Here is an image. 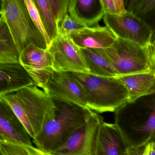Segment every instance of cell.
I'll list each match as a JSON object with an SVG mask.
<instances>
[{
    "mask_svg": "<svg viewBox=\"0 0 155 155\" xmlns=\"http://www.w3.org/2000/svg\"><path fill=\"white\" fill-rule=\"evenodd\" d=\"M11 108L31 139L36 138L54 116V101L36 85L0 97Z\"/></svg>",
    "mask_w": 155,
    "mask_h": 155,
    "instance_id": "6da1fadb",
    "label": "cell"
},
{
    "mask_svg": "<svg viewBox=\"0 0 155 155\" xmlns=\"http://www.w3.org/2000/svg\"><path fill=\"white\" fill-rule=\"evenodd\" d=\"M114 120L130 147L147 145L155 137V93L126 103Z\"/></svg>",
    "mask_w": 155,
    "mask_h": 155,
    "instance_id": "7a4b0ae2",
    "label": "cell"
},
{
    "mask_svg": "<svg viewBox=\"0 0 155 155\" xmlns=\"http://www.w3.org/2000/svg\"><path fill=\"white\" fill-rule=\"evenodd\" d=\"M53 100L56 106L54 116L33 140L37 147L49 153L62 146L86 123L93 111L73 103Z\"/></svg>",
    "mask_w": 155,
    "mask_h": 155,
    "instance_id": "3957f363",
    "label": "cell"
},
{
    "mask_svg": "<svg viewBox=\"0 0 155 155\" xmlns=\"http://www.w3.org/2000/svg\"><path fill=\"white\" fill-rule=\"evenodd\" d=\"M82 87L88 108L98 113L115 112L129 101L126 88L116 78L69 72Z\"/></svg>",
    "mask_w": 155,
    "mask_h": 155,
    "instance_id": "277c9868",
    "label": "cell"
},
{
    "mask_svg": "<svg viewBox=\"0 0 155 155\" xmlns=\"http://www.w3.org/2000/svg\"><path fill=\"white\" fill-rule=\"evenodd\" d=\"M0 13L7 22L20 53L30 44L48 49L44 38L31 20L24 0H2Z\"/></svg>",
    "mask_w": 155,
    "mask_h": 155,
    "instance_id": "5b68a950",
    "label": "cell"
},
{
    "mask_svg": "<svg viewBox=\"0 0 155 155\" xmlns=\"http://www.w3.org/2000/svg\"><path fill=\"white\" fill-rule=\"evenodd\" d=\"M149 47H142L117 38L110 47L99 49L120 77L154 70L150 63Z\"/></svg>",
    "mask_w": 155,
    "mask_h": 155,
    "instance_id": "8992f818",
    "label": "cell"
},
{
    "mask_svg": "<svg viewBox=\"0 0 155 155\" xmlns=\"http://www.w3.org/2000/svg\"><path fill=\"white\" fill-rule=\"evenodd\" d=\"M103 20L117 38L142 47H148L151 43L152 29L131 12H127L120 16L105 14Z\"/></svg>",
    "mask_w": 155,
    "mask_h": 155,
    "instance_id": "52a82bcc",
    "label": "cell"
},
{
    "mask_svg": "<svg viewBox=\"0 0 155 155\" xmlns=\"http://www.w3.org/2000/svg\"><path fill=\"white\" fill-rule=\"evenodd\" d=\"M103 117L92 111L86 123L51 155H96L97 136ZM49 153V152H48Z\"/></svg>",
    "mask_w": 155,
    "mask_h": 155,
    "instance_id": "ba28073f",
    "label": "cell"
},
{
    "mask_svg": "<svg viewBox=\"0 0 155 155\" xmlns=\"http://www.w3.org/2000/svg\"><path fill=\"white\" fill-rule=\"evenodd\" d=\"M48 50L54 71L90 73L80 48L69 36L58 35Z\"/></svg>",
    "mask_w": 155,
    "mask_h": 155,
    "instance_id": "9c48e42d",
    "label": "cell"
},
{
    "mask_svg": "<svg viewBox=\"0 0 155 155\" xmlns=\"http://www.w3.org/2000/svg\"><path fill=\"white\" fill-rule=\"evenodd\" d=\"M20 63L32 78L36 86L44 91L54 71L48 50L30 44L21 52Z\"/></svg>",
    "mask_w": 155,
    "mask_h": 155,
    "instance_id": "30bf717a",
    "label": "cell"
},
{
    "mask_svg": "<svg viewBox=\"0 0 155 155\" xmlns=\"http://www.w3.org/2000/svg\"><path fill=\"white\" fill-rule=\"evenodd\" d=\"M44 91L52 99L87 108L82 87L69 72L54 71Z\"/></svg>",
    "mask_w": 155,
    "mask_h": 155,
    "instance_id": "8fae6325",
    "label": "cell"
},
{
    "mask_svg": "<svg viewBox=\"0 0 155 155\" xmlns=\"http://www.w3.org/2000/svg\"><path fill=\"white\" fill-rule=\"evenodd\" d=\"M130 148L115 123L102 120L97 136L96 155H128Z\"/></svg>",
    "mask_w": 155,
    "mask_h": 155,
    "instance_id": "7c38bea8",
    "label": "cell"
},
{
    "mask_svg": "<svg viewBox=\"0 0 155 155\" xmlns=\"http://www.w3.org/2000/svg\"><path fill=\"white\" fill-rule=\"evenodd\" d=\"M0 141L32 146L31 137L11 108L0 99Z\"/></svg>",
    "mask_w": 155,
    "mask_h": 155,
    "instance_id": "4fadbf2b",
    "label": "cell"
},
{
    "mask_svg": "<svg viewBox=\"0 0 155 155\" xmlns=\"http://www.w3.org/2000/svg\"><path fill=\"white\" fill-rule=\"evenodd\" d=\"M70 38L80 48H106L117 39L107 26L83 28L71 33Z\"/></svg>",
    "mask_w": 155,
    "mask_h": 155,
    "instance_id": "5bb4252c",
    "label": "cell"
},
{
    "mask_svg": "<svg viewBox=\"0 0 155 155\" xmlns=\"http://www.w3.org/2000/svg\"><path fill=\"white\" fill-rule=\"evenodd\" d=\"M69 16L84 28L99 26L104 11L101 0H70Z\"/></svg>",
    "mask_w": 155,
    "mask_h": 155,
    "instance_id": "9a60e30c",
    "label": "cell"
},
{
    "mask_svg": "<svg viewBox=\"0 0 155 155\" xmlns=\"http://www.w3.org/2000/svg\"><path fill=\"white\" fill-rule=\"evenodd\" d=\"M36 85L20 63L0 65V97Z\"/></svg>",
    "mask_w": 155,
    "mask_h": 155,
    "instance_id": "2e32d148",
    "label": "cell"
},
{
    "mask_svg": "<svg viewBox=\"0 0 155 155\" xmlns=\"http://www.w3.org/2000/svg\"><path fill=\"white\" fill-rule=\"evenodd\" d=\"M128 93L129 101L155 93V71L120 76L116 78Z\"/></svg>",
    "mask_w": 155,
    "mask_h": 155,
    "instance_id": "e0dca14e",
    "label": "cell"
},
{
    "mask_svg": "<svg viewBox=\"0 0 155 155\" xmlns=\"http://www.w3.org/2000/svg\"><path fill=\"white\" fill-rule=\"evenodd\" d=\"M90 73L100 77L117 78L118 75L99 49L80 48Z\"/></svg>",
    "mask_w": 155,
    "mask_h": 155,
    "instance_id": "ac0fdd59",
    "label": "cell"
},
{
    "mask_svg": "<svg viewBox=\"0 0 155 155\" xmlns=\"http://www.w3.org/2000/svg\"><path fill=\"white\" fill-rule=\"evenodd\" d=\"M20 53L5 19L0 17V65L20 63Z\"/></svg>",
    "mask_w": 155,
    "mask_h": 155,
    "instance_id": "d6986e66",
    "label": "cell"
},
{
    "mask_svg": "<svg viewBox=\"0 0 155 155\" xmlns=\"http://www.w3.org/2000/svg\"><path fill=\"white\" fill-rule=\"evenodd\" d=\"M127 12L136 17L155 29V0H129L125 1Z\"/></svg>",
    "mask_w": 155,
    "mask_h": 155,
    "instance_id": "ffe728a7",
    "label": "cell"
},
{
    "mask_svg": "<svg viewBox=\"0 0 155 155\" xmlns=\"http://www.w3.org/2000/svg\"><path fill=\"white\" fill-rule=\"evenodd\" d=\"M44 25L51 40L58 36V29L49 0H35Z\"/></svg>",
    "mask_w": 155,
    "mask_h": 155,
    "instance_id": "44dd1931",
    "label": "cell"
},
{
    "mask_svg": "<svg viewBox=\"0 0 155 155\" xmlns=\"http://www.w3.org/2000/svg\"><path fill=\"white\" fill-rule=\"evenodd\" d=\"M24 1L31 20L35 27L44 38L48 50L51 45L52 40L44 25L39 12L36 6L35 0H24Z\"/></svg>",
    "mask_w": 155,
    "mask_h": 155,
    "instance_id": "7402d4cb",
    "label": "cell"
},
{
    "mask_svg": "<svg viewBox=\"0 0 155 155\" xmlns=\"http://www.w3.org/2000/svg\"><path fill=\"white\" fill-rule=\"evenodd\" d=\"M58 29L68 11L70 0H49Z\"/></svg>",
    "mask_w": 155,
    "mask_h": 155,
    "instance_id": "603a6c76",
    "label": "cell"
},
{
    "mask_svg": "<svg viewBox=\"0 0 155 155\" xmlns=\"http://www.w3.org/2000/svg\"><path fill=\"white\" fill-rule=\"evenodd\" d=\"M104 14L120 16L127 13L125 1L101 0Z\"/></svg>",
    "mask_w": 155,
    "mask_h": 155,
    "instance_id": "cb8c5ba5",
    "label": "cell"
},
{
    "mask_svg": "<svg viewBox=\"0 0 155 155\" xmlns=\"http://www.w3.org/2000/svg\"><path fill=\"white\" fill-rule=\"evenodd\" d=\"M83 28L84 27L71 18L68 14H67L59 26L58 35L61 36H69L72 32Z\"/></svg>",
    "mask_w": 155,
    "mask_h": 155,
    "instance_id": "d4e9b609",
    "label": "cell"
},
{
    "mask_svg": "<svg viewBox=\"0 0 155 155\" xmlns=\"http://www.w3.org/2000/svg\"><path fill=\"white\" fill-rule=\"evenodd\" d=\"M27 151L28 155H51L48 152L40 149L37 147L30 145H22Z\"/></svg>",
    "mask_w": 155,
    "mask_h": 155,
    "instance_id": "484cf974",
    "label": "cell"
},
{
    "mask_svg": "<svg viewBox=\"0 0 155 155\" xmlns=\"http://www.w3.org/2000/svg\"><path fill=\"white\" fill-rule=\"evenodd\" d=\"M147 145L138 147H130L128 155H146Z\"/></svg>",
    "mask_w": 155,
    "mask_h": 155,
    "instance_id": "4316f807",
    "label": "cell"
},
{
    "mask_svg": "<svg viewBox=\"0 0 155 155\" xmlns=\"http://www.w3.org/2000/svg\"><path fill=\"white\" fill-rule=\"evenodd\" d=\"M150 58L152 69L155 71V41L150 43L149 47Z\"/></svg>",
    "mask_w": 155,
    "mask_h": 155,
    "instance_id": "83f0119b",
    "label": "cell"
},
{
    "mask_svg": "<svg viewBox=\"0 0 155 155\" xmlns=\"http://www.w3.org/2000/svg\"><path fill=\"white\" fill-rule=\"evenodd\" d=\"M146 155H155V142L150 141L147 145Z\"/></svg>",
    "mask_w": 155,
    "mask_h": 155,
    "instance_id": "f1b7e54d",
    "label": "cell"
},
{
    "mask_svg": "<svg viewBox=\"0 0 155 155\" xmlns=\"http://www.w3.org/2000/svg\"><path fill=\"white\" fill-rule=\"evenodd\" d=\"M155 29L153 31L152 33V37H151V43L155 42Z\"/></svg>",
    "mask_w": 155,
    "mask_h": 155,
    "instance_id": "f546056e",
    "label": "cell"
},
{
    "mask_svg": "<svg viewBox=\"0 0 155 155\" xmlns=\"http://www.w3.org/2000/svg\"><path fill=\"white\" fill-rule=\"evenodd\" d=\"M150 141H154V142H155V137H154L151 140H150Z\"/></svg>",
    "mask_w": 155,
    "mask_h": 155,
    "instance_id": "4dcf8cb0",
    "label": "cell"
},
{
    "mask_svg": "<svg viewBox=\"0 0 155 155\" xmlns=\"http://www.w3.org/2000/svg\"><path fill=\"white\" fill-rule=\"evenodd\" d=\"M0 155H4V154H3V153H2V152H1V151H0Z\"/></svg>",
    "mask_w": 155,
    "mask_h": 155,
    "instance_id": "1f68e13d",
    "label": "cell"
}]
</instances>
